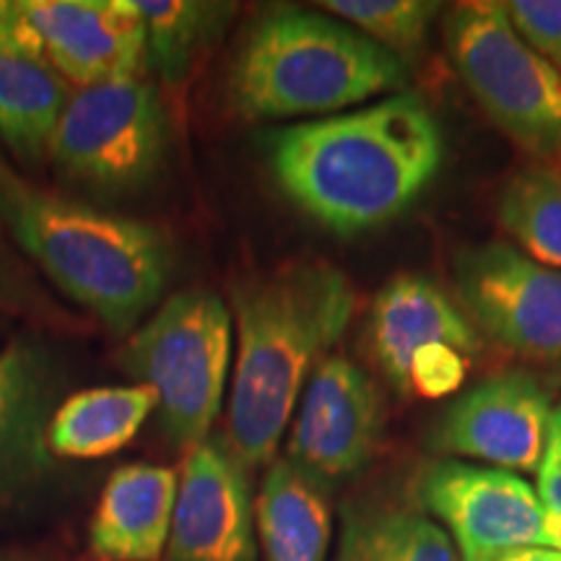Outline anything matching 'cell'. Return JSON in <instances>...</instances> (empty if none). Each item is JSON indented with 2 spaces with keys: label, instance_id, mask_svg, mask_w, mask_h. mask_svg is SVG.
Returning a JSON list of instances; mask_svg holds the SVG:
<instances>
[{
  "label": "cell",
  "instance_id": "5bb4252c",
  "mask_svg": "<svg viewBox=\"0 0 561 561\" xmlns=\"http://www.w3.org/2000/svg\"><path fill=\"white\" fill-rule=\"evenodd\" d=\"M55 70L76 87L140 76L146 32L130 0H19Z\"/></svg>",
  "mask_w": 561,
  "mask_h": 561
},
{
  "label": "cell",
  "instance_id": "4fadbf2b",
  "mask_svg": "<svg viewBox=\"0 0 561 561\" xmlns=\"http://www.w3.org/2000/svg\"><path fill=\"white\" fill-rule=\"evenodd\" d=\"M248 468L224 439L201 442L182 473L167 561H257Z\"/></svg>",
  "mask_w": 561,
  "mask_h": 561
},
{
  "label": "cell",
  "instance_id": "8992f818",
  "mask_svg": "<svg viewBox=\"0 0 561 561\" xmlns=\"http://www.w3.org/2000/svg\"><path fill=\"white\" fill-rule=\"evenodd\" d=\"M445 42L460 79L512 140L533 153L561 151V76L515 32L504 3L453 5Z\"/></svg>",
  "mask_w": 561,
  "mask_h": 561
},
{
  "label": "cell",
  "instance_id": "9c48e42d",
  "mask_svg": "<svg viewBox=\"0 0 561 561\" xmlns=\"http://www.w3.org/2000/svg\"><path fill=\"white\" fill-rule=\"evenodd\" d=\"M385 401L375 380L346 356H325L301 390L286 460L331 491L364 473L380 447Z\"/></svg>",
  "mask_w": 561,
  "mask_h": 561
},
{
  "label": "cell",
  "instance_id": "30bf717a",
  "mask_svg": "<svg viewBox=\"0 0 561 561\" xmlns=\"http://www.w3.org/2000/svg\"><path fill=\"white\" fill-rule=\"evenodd\" d=\"M455 280L462 307L491 341L523 359H561V271L489 242L460 255Z\"/></svg>",
  "mask_w": 561,
  "mask_h": 561
},
{
  "label": "cell",
  "instance_id": "6da1fadb",
  "mask_svg": "<svg viewBox=\"0 0 561 561\" xmlns=\"http://www.w3.org/2000/svg\"><path fill=\"white\" fill-rule=\"evenodd\" d=\"M445 138L413 91L271 133L273 178L294 206L341 237L380 229L437 178Z\"/></svg>",
  "mask_w": 561,
  "mask_h": 561
},
{
  "label": "cell",
  "instance_id": "2e32d148",
  "mask_svg": "<svg viewBox=\"0 0 561 561\" xmlns=\"http://www.w3.org/2000/svg\"><path fill=\"white\" fill-rule=\"evenodd\" d=\"M68 100V81L47 58L19 0H0V138L24 159L42 157Z\"/></svg>",
  "mask_w": 561,
  "mask_h": 561
},
{
  "label": "cell",
  "instance_id": "cb8c5ba5",
  "mask_svg": "<svg viewBox=\"0 0 561 561\" xmlns=\"http://www.w3.org/2000/svg\"><path fill=\"white\" fill-rule=\"evenodd\" d=\"M504 11L515 32L561 76V0H510Z\"/></svg>",
  "mask_w": 561,
  "mask_h": 561
},
{
  "label": "cell",
  "instance_id": "7a4b0ae2",
  "mask_svg": "<svg viewBox=\"0 0 561 561\" xmlns=\"http://www.w3.org/2000/svg\"><path fill=\"white\" fill-rule=\"evenodd\" d=\"M237 356L227 447L244 468L271 466L301 390L343 339L356 310L348 276L325 261H294L231 286Z\"/></svg>",
  "mask_w": 561,
  "mask_h": 561
},
{
  "label": "cell",
  "instance_id": "ba28073f",
  "mask_svg": "<svg viewBox=\"0 0 561 561\" xmlns=\"http://www.w3.org/2000/svg\"><path fill=\"white\" fill-rule=\"evenodd\" d=\"M416 502L458 546L462 561H481L512 549H553L549 512L538 491L517 473L460 460L424 466Z\"/></svg>",
  "mask_w": 561,
  "mask_h": 561
},
{
  "label": "cell",
  "instance_id": "d4e9b609",
  "mask_svg": "<svg viewBox=\"0 0 561 561\" xmlns=\"http://www.w3.org/2000/svg\"><path fill=\"white\" fill-rule=\"evenodd\" d=\"M471 359L453 346H426L413 356L411 364V396L437 398L450 396L466 382Z\"/></svg>",
  "mask_w": 561,
  "mask_h": 561
},
{
  "label": "cell",
  "instance_id": "d6986e66",
  "mask_svg": "<svg viewBox=\"0 0 561 561\" xmlns=\"http://www.w3.org/2000/svg\"><path fill=\"white\" fill-rule=\"evenodd\" d=\"M159 409L149 385L81 390L66 398L47 426V447L62 460H96L123 450Z\"/></svg>",
  "mask_w": 561,
  "mask_h": 561
},
{
  "label": "cell",
  "instance_id": "5b68a950",
  "mask_svg": "<svg viewBox=\"0 0 561 561\" xmlns=\"http://www.w3.org/2000/svg\"><path fill=\"white\" fill-rule=\"evenodd\" d=\"M234 320L219 294L187 289L172 294L117 356L121 369L159 396V426L178 447L208 439L221 413L234 351Z\"/></svg>",
  "mask_w": 561,
  "mask_h": 561
},
{
  "label": "cell",
  "instance_id": "7c38bea8",
  "mask_svg": "<svg viewBox=\"0 0 561 561\" xmlns=\"http://www.w3.org/2000/svg\"><path fill=\"white\" fill-rule=\"evenodd\" d=\"M60 364L37 339L0 351V515L32 502L55 476L47 426L60 405Z\"/></svg>",
  "mask_w": 561,
  "mask_h": 561
},
{
  "label": "cell",
  "instance_id": "3957f363",
  "mask_svg": "<svg viewBox=\"0 0 561 561\" xmlns=\"http://www.w3.org/2000/svg\"><path fill=\"white\" fill-rule=\"evenodd\" d=\"M0 224L47 278L115 335L136 331L172 278V240L157 224L102 214L39 191L3 161Z\"/></svg>",
  "mask_w": 561,
  "mask_h": 561
},
{
  "label": "cell",
  "instance_id": "52a82bcc",
  "mask_svg": "<svg viewBox=\"0 0 561 561\" xmlns=\"http://www.w3.org/2000/svg\"><path fill=\"white\" fill-rule=\"evenodd\" d=\"M170 115L144 76L79 89L60 112L50 153L62 174L102 193H128L161 172Z\"/></svg>",
  "mask_w": 561,
  "mask_h": 561
},
{
  "label": "cell",
  "instance_id": "7402d4cb",
  "mask_svg": "<svg viewBox=\"0 0 561 561\" xmlns=\"http://www.w3.org/2000/svg\"><path fill=\"white\" fill-rule=\"evenodd\" d=\"M496 216L525 255L561 271V170L533 164L512 174L500 193Z\"/></svg>",
  "mask_w": 561,
  "mask_h": 561
},
{
  "label": "cell",
  "instance_id": "f1b7e54d",
  "mask_svg": "<svg viewBox=\"0 0 561 561\" xmlns=\"http://www.w3.org/2000/svg\"><path fill=\"white\" fill-rule=\"evenodd\" d=\"M0 561H53V559L26 549H0Z\"/></svg>",
  "mask_w": 561,
  "mask_h": 561
},
{
  "label": "cell",
  "instance_id": "e0dca14e",
  "mask_svg": "<svg viewBox=\"0 0 561 561\" xmlns=\"http://www.w3.org/2000/svg\"><path fill=\"white\" fill-rule=\"evenodd\" d=\"M180 481L172 468L128 462L104 483L89 523L94 561H159L167 551Z\"/></svg>",
  "mask_w": 561,
  "mask_h": 561
},
{
  "label": "cell",
  "instance_id": "9a60e30c",
  "mask_svg": "<svg viewBox=\"0 0 561 561\" xmlns=\"http://www.w3.org/2000/svg\"><path fill=\"white\" fill-rule=\"evenodd\" d=\"M367 335L385 377L403 396H411V364L421 348L453 346L471 359L481 346L468 314L419 273H401L377 291Z\"/></svg>",
  "mask_w": 561,
  "mask_h": 561
},
{
  "label": "cell",
  "instance_id": "603a6c76",
  "mask_svg": "<svg viewBox=\"0 0 561 561\" xmlns=\"http://www.w3.org/2000/svg\"><path fill=\"white\" fill-rule=\"evenodd\" d=\"M318 9L343 19L364 37L401 58V55L419 53L426 45L432 21L442 11V3H434V0H325V3H318Z\"/></svg>",
  "mask_w": 561,
  "mask_h": 561
},
{
  "label": "cell",
  "instance_id": "8fae6325",
  "mask_svg": "<svg viewBox=\"0 0 561 561\" xmlns=\"http://www.w3.org/2000/svg\"><path fill=\"white\" fill-rule=\"evenodd\" d=\"M551 419V398L528 371H504L455 401L434 424V453L491 462L507 471H538Z\"/></svg>",
  "mask_w": 561,
  "mask_h": 561
},
{
  "label": "cell",
  "instance_id": "83f0119b",
  "mask_svg": "<svg viewBox=\"0 0 561 561\" xmlns=\"http://www.w3.org/2000/svg\"><path fill=\"white\" fill-rule=\"evenodd\" d=\"M481 561H561V551L533 546V549H512L504 553H494V557Z\"/></svg>",
  "mask_w": 561,
  "mask_h": 561
},
{
  "label": "cell",
  "instance_id": "277c9868",
  "mask_svg": "<svg viewBox=\"0 0 561 561\" xmlns=\"http://www.w3.org/2000/svg\"><path fill=\"white\" fill-rule=\"evenodd\" d=\"M401 58L331 13L280 5L257 21L231 66L229 94L250 121L328 115L403 89Z\"/></svg>",
  "mask_w": 561,
  "mask_h": 561
},
{
  "label": "cell",
  "instance_id": "484cf974",
  "mask_svg": "<svg viewBox=\"0 0 561 561\" xmlns=\"http://www.w3.org/2000/svg\"><path fill=\"white\" fill-rule=\"evenodd\" d=\"M538 500L549 517L561 520V403L551 409L541 466H538Z\"/></svg>",
  "mask_w": 561,
  "mask_h": 561
},
{
  "label": "cell",
  "instance_id": "4316f807",
  "mask_svg": "<svg viewBox=\"0 0 561 561\" xmlns=\"http://www.w3.org/2000/svg\"><path fill=\"white\" fill-rule=\"evenodd\" d=\"M32 286L26 284V278L21 276L16 265H13L9 257L0 252V310H24V307L30 305H37L34 301Z\"/></svg>",
  "mask_w": 561,
  "mask_h": 561
},
{
  "label": "cell",
  "instance_id": "44dd1931",
  "mask_svg": "<svg viewBox=\"0 0 561 561\" xmlns=\"http://www.w3.org/2000/svg\"><path fill=\"white\" fill-rule=\"evenodd\" d=\"M146 32V68L178 87L219 39L237 5L203 0H130Z\"/></svg>",
  "mask_w": 561,
  "mask_h": 561
},
{
  "label": "cell",
  "instance_id": "ac0fdd59",
  "mask_svg": "<svg viewBox=\"0 0 561 561\" xmlns=\"http://www.w3.org/2000/svg\"><path fill=\"white\" fill-rule=\"evenodd\" d=\"M255 533L263 561H328L333 538L328 489L276 458L255 496Z\"/></svg>",
  "mask_w": 561,
  "mask_h": 561
},
{
  "label": "cell",
  "instance_id": "ffe728a7",
  "mask_svg": "<svg viewBox=\"0 0 561 561\" xmlns=\"http://www.w3.org/2000/svg\"><path fill=\"white\" fill-rule=\"evenodd\" d=\"M333 561H460L453 538L424 510L392 502L343 507Z\"/></svg>",
  "mask_w": 561,
  "mask_h": 561
}]
</instances>
